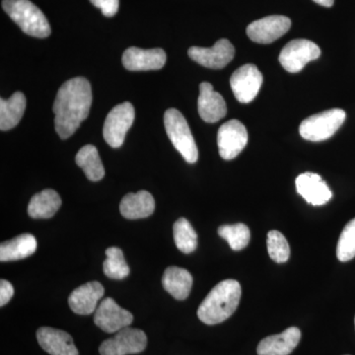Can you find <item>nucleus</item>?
Segmentation results:
<instances>
[{
  "label": "nucleus",
  "mask_w": 355,
  "mask_h": 355,
  "mask_svg": "<svg viewBox=\"0 0 355 355\" xmlns=\"http://www.w3.org/2000/svg\"><path fill=\"white\" fill-rule=\"evenodd\" d=\"M91 105L92 90L87 79L76 77L62 84L53 107L55 128L60 139H69L76 132L88 118Z\"/></svg>",
  "instance_id": "f257e3e1"
},
{
  "label": "nucleus",
  "mask_w": 355,
  "mask_h": 355,
  "mask_svg": "<svg viewBox=\"0 0 355 355\" xmlns=\"http://www.w3.org/2000/svg\"><path fill=\"white\" fill-rule=\"evenodd\" d=\"M241 295V286L237 280L219 282L198 307V319L209 326L226 321L237 309Z\"/></svg>",
  "instance_id": "f03ea898"
},
{
  "label": "nucleus",
  "mask_w": 355,
  "mask_h": 355,
  "mask_svg": "<svg viewBox=\"0 0 355 355\" xmlns=\"http://www.w3.org/2000/svg\"><path fill=\"white\" fill-rule=\"evenodd\" d=\"M2 8L25 34L41 39L50 36L48 19L30 0H3Z\"/></svg>",
  "instance_id": "7ed1b4c3"
},
{
  "label": "nucleus",
  "mask_w": 355,
  "mask_h": 355,
  "mask_svg": "<svg viewBox=\"0 0 355 355\" xmlns=\"http://www.w3.org/2000/svg\"><path fill=\"white\" fill-rule=\"evenodd\" d=\"M164 125L168 137L184 160L190 164L197 162V144L191 135L190 127L181 112L177 109H168L164 114Z\"/></svg>",
  "instance_id": "20e7f679"
},
{
  "label": "nucleus",
  "mask_w": 355,
  "mask_h": 355,
  "mask_svg": "<svg viewBox=\"0 0 355 355\" xmlns=\"http://www.w3.org/2000/svg\"><path fill=\"white\" fill-rule=\"evenodd\" d=\"M347 114L342 109H331L313 114L301 123L299 132L310 141H323L333 137L345 123Z\"/></svg>",
  "instance_id": "39448f33"
},
{
  "label": "nucleus",
  "mask_w": 355,
  "mask_h": 355,
  "mask_svg": "<svg viewBox=\"0 0 355 355\" xmlns=\"http://www.w3.org/2000/svg\"><path fill=\"white\" fill-rule=\"evenodd\" d=\"M135 108L130 102L123 103L111 110L103 128V135L110 146L119 148L123 146L125 135L135 121Z\"/></svg>",
  "instance_id": "423d86ee"
},
{
  "label": "nucleus",
  "mask_w": 355,
  "mask_h": 355,
  "mask_svg": "<svg viewBox=\"0 0 355 355\" xmlns=\"http://www.w3.org/2000/svg\"><path fill=\"white\" fill-rule=\"evenodd\" d=\"M321 55L316 44L305 39H296L286 44L280 51L279 62L286 71L297 73L305 65Z\"/></svg>",
  "instance_id": "0eeeda50"
},
{
  "label": "nucleus",
  "mask_w": 355,
  "mask_h": 355,
  "mask_svg": "<svg viewBox=\"0 0 355 355\" xmlns=\"http://www.w3.org/2000/svg\"><path fill=\"white\" fill-rule=\"evenodd\" d=\"M147 336L139 329H123L100 345L101 355L137 354L146 349Z\"/></svg>",
  "instance_id": "6e6552de"
},
{
  "label": "nucleus",
  "mask_w": 355,
  "mask_h": 355,
  "mask_svg": "<svg viewBox=\"0 0 355 355\" xmlns=\"http://www.w3.org/2000/svg\"><path fill=\"white\" fill-rule=\"evenodd\" d=\"M248 144V132L241 121L231 120L222 125L217 133L219 154L224 160H232Z\"/></svg>",
  "instance_id": "1a4fd4ad"
},
{
  "label": "nucleus",
  "mask_w": 355,
  "mask_h": 355,
  "mask_svg": "<svg viewBox=\"0 0 355 355\" xmlns=\"http://www.w3.org/2000/svg\"><path fill=\"white\" fill-rule=\"evenodd\" d=\"M263 80V74L256 65L245 64L231 76V89L238 101L247 104L257 97Z\"/></svg>",
  "instance_id": "9d476101"
},
{
  "label": "nucleus",
  "mask_w": 355,
  "mask_h": 355,
  "mask_svg": "<svg viewBox=\"0 0 355 355\" xmlns=\"http://www.w3.org/2000/svg\"><path fill=\"white\" fill-rule=\"evenodd\" d=\"M132 321V313L120 307L112 298L102 300L95 311L94 323L106 333H118L130 327Z\"/></svg>",
  "instance_id": "9b49d317"
},
{
  "label": "nucleus",
  "mask_w": 355,
  "mask_h": 355,
  "mask_svg": "<svg viewBox=\"0 0 355 355\" xmlns=\"http://www.w3.org/2000/svg\"><path fill=\"white\" fill-rule=\"evenodd\" d=\"M189 57L198 64L211 69H221L234 58V46L227 39L217 41L212 48L191 46Z\"/></svg>",
  "instance_id": "f8f14e48"
},
{
  "label": "nucleus",
  "mask_w": 355,
  "mask_h": 355,
  "mask_svg": "<svg viewBox=\"0 0 355 355\" xmlns=\"http://www.w3.org/2000/svg\"><path fill=\"white\" fill-rule=\"evenodd\" d=\"M291 20L286 16L272 15L254 21L247 28V35L258 44H270L289 31Z\"/></svg>",
  "instance_id": "ddd939ff"
},
{
  "label": "nucleus",
  "mask_w": 355,
  "mask_h": 355,
  "mask_svg": "<svg viewBox=\"0 0 355 355\" xmlns=\"http://www.w3.org/2000/svg\"><path fill=\"white\" fill-rule=\"evenodd\" d=\"M166 53L162 49H142L130 46L123 55V64L130 71H147L162 69L166 64Z\"/></svg>",
  "instance_id": "4468645a"
},
{
  "label": "nucleus",
  "mask_w": 355,
  "mask_h": 355,
  "mask_svg": "<svg viewBox=\"0 0 355 355\" xmlns=\"http://www.w3.org/2000/svg\"><path fill=\"white\" fill-rule=\"evenodd\" d=\"M296 190L306 202L313 205H323L330 202L333 193L326 182L315 173H303L296 178Z\"/></svg>",
  "instance_id": "2eb2a0df"
},
{
  "label": "nucleus",
  "mask_w": 355,
  "mask_h": 355,
  "mask_svg": "<svg viewBox=\"0 0 355 355\" xmlns=\"http://www.w3.org/2000/svg\"><path fill=\"white\" fill-rule=\"evenodd\" d=\"M105 289L98 282H90L77 287L69 297L70 309L78 315H90L97 310L99 301L104 296Z\"/></svg>",
  "instance_id": "dca6fc26"
},
{
  "label": "nucleus",
  "mask_w": 355,
  "mask_h": 355,
  "mask_svg": "<svg viewBox=\"0 0 355 355\" xmlns=\"http://www.w3.org/2000/svg\"><path fill=\"white\" fill-rule=\"evenodd\" d=\"M198 109L200 118L209 123L220 121L227 114L225 100L209 83H200Z\"/></svg>",
  "instance_id": "f3484780"
},
{
  "label": "nucleus",
  "mask_w": 355,
  "mask_h": 355,
  "mask_svg": "<svg viewBox=\"0 0 355 355\" xmlns=\"http://www.w3.org/2000/svg\"><path fill=\"white\" fill-rule=\"evenodd\" d=\"M39 345L51 355H78L73 338L67 331L43 327L37 331Z\"/></svg>",
  "instance_id": "a211bd4d"
},
{
  "label": "nucleus",
  "mask_w": 355,
  "mask_h": 355,
  "mask_svg": "<svg viewBox=\"0 0 355 355\" xmlns=\"http://www.w3.org/2000/svg\"><path fill=\"white\" fill-rule=\"evenodd\" d=\"M301 331L296 327L286 329L279 335L263 338L258 347L259 355H289L300 342Z\"/></svg>",
  "instance_id": "6ab92c4d"
},
{
  "label": "nucleus",
  "mask_w": 355,
  "mask_h": 355,
  "mask_svg": "<svg viewBox=\"0 0 355 355\" xmlns=\"http://www.w3.org/2000/svg\"><path fill=\"white\" fill-rule=\"evenodd\" d=\"M154 210L155 200L153 195L147 191L128 193L123 198L120 205L121 216L130 220L146 218L153 214Z\"/></svg>",
  "instance_id": "aec40b11"
},
{
  "label": "nucleus",
  "mask_w": 355,
  "mask_h": 355,
  "mask_svg": "<svg viewBox=\"0 0 355 355\" xmlns=\"http://www.w3.org/2000/svg\"><path fill=\"white\" fill-rule=\"evenodd\" d=\"M193 277L188 270L178 266L166 268L162 277V286L177 300H184L190 295Z\"/></svg>",
  "instance_id": "412c9836"
},
{
  "label": "nucleus",
  "mask_w": 355,
  "mask_h": 355,
  "mask_svg": "<svg viewBox=\"0 0 355 355\" xmlns=\"http://www.w3.org/2000/svg\"><path fill=\"white\" fill-rule=\"evenodd\" d=\"M62 207V198L55 190L46 189L33 196L28 214L34 219L51 218Z\"/></svg>",
  "instance_id": "4be33fe9"
},
{
  "label": "nucleus",
  "mask_w": 355,
  "mask_h": 355,
  "mask_svg": "<svg viewBox=\"0 0 355 355\" xmlns=\"http://www.w3.org/2000/svg\"><path fill=\"white\" fill-rule=\"evenodd\" d=\"M36 238L32 234L17 236L12 240L1 243L0 245V261H12L23 260L32 256L36 252Z\"/></svg>",
  "instance_id": "5701e85b"
},
{
  "label": "nucleus",
  "mask_w": 355,
  "mask_h": 355,
  "mask_svg": "<svg viewBox=\"0 0 355 355\" xmlns=\"http://www.w3.org/2000/svg\"><path fill=\"white\" fill-rule=\"evenodd\" d=\"M25 95L22 92H15L9 99H0V130H9L20 123L25 113Z\"/></svg>",
  "instance_id": "b1692460"
},
{
  "label": "nucleus",
  "mask_w": 355,
  "mask_h": 355,
  "mask_svg": "<svg viewBox=\"0 0 355 355\" xmlns=\"http://www.w3.org/2000/svg\"><path fill=\"white\" fill-rule=\"evenodd\" d=\"M76 162L90 181L98 182L104 178V166L94 146L87 144L83 146L76 154Z\"/></svg>",
  "instance_id": "393cba45"
},
{
  "label": "nucleus",
  "mask_w": 355,
  "mask_h": 355,
  "mask_svg": "<svg viewBox=\"0 0 355 355\" xmlns=\"http://www.w3.org/2000/svg\"><path fill=\"white\" fill-rule=\"evenodd\" d=\"M175 244L184 254H191L197 249L198 235L190 222L186 218H180L173 226Z\"/></svg>",
  "instance_id": "a878e982"
},
{
  "label": "nucleus",
  "mask_w": 355,
  "mask_h": 355,
  "mask_svg": "<svg viewBox=\"0 0 355 355\" xmlns=\"http://www.w3.org/2000/svg\"><path fill=\"white\" fill-rule=\"evenodd\" d=\"M106 256L107 259L103 265V270L109 279H123L130 275V266L125 261L123 251L120 248H108L106 250Z\"/></svg>",
  "instance_id": "bb28decb"
},
{
  "label": "nucleus",
  "mask_w": 355,
  "mask_h": 355,
  "mask_svg": "<svg viewBox=\"0 0 355 355\" xmlns=\"http://www.w3.org/2000/svg\"><path fill=\"white\" fill-rule=\"evenodd\" d=\"M218 234L228 242L229 246L234 251L245 249L251 239L250 229L244 223L220 226L218 228Z\"/></svg>",
  "instance_id": "cd10ccee"
},
{
  "label": "nucleus",
  "mask_w": 355,
  "mask_h": 355,
  "mask_svg": "<svg viewBox=\"0 0 355 355\" xmlns=\"http://www.w3.org/2000/svg\"><path fill=\"white\" fill-rule=\"evenodd\" d=\"M268 251L270 259L277 263H286L291 257V247L284 234L279 231L272 230L268 234Z\"/></svg>",
  "instance_id": "c85d7f7f"
},
{
  "label": "nucleus",
  "mask_w": 355,
  "mask_h": 355,
  "mask_svg": "<svg viewBox=\"0 0 355 355\" xmlns=\"http://www.w3.org/2000/svg\"><path fill=\"white\" fill-rule=\"evenodd\" d=\"M338 261H349L355 257V218L343 228L336 247Z\"/></svg>",
  "instance_id": "c756f323"
},
{
  "label": "nucleus",
  "mask_w": 355,
  "mask_h": 355,
  "mask_svg": "<svg viewBox=\"0 0 355 355\" xmlns=\"http://www.w3.org/2000/svg\"><path fill=\"white\" fill-rule=\"evenodd\" d=\"M93 6L101 9L102 13L107 17L116 15L120 6V0H90Z\"/></svg>",
  "instance_id": "7c9ffc66"
},
{
  "label": "nucleus",
  "mask_w": 355,
  "mask_h": 355,
  "mask_svg": "<svg viewBox=\"0 0 355 355\" xmlns=\"http://www.w3.org/2000/svg\"><path fill=\"white\" fill-rule=\"evenodd\" d=\"M14 288L12 284L6 279L0 280V306L3 307L13 297Z\"/></svg>",
  "instance_id": "2f4dec72"
},
{
  "label": "nucleus",
  "mask_w": 355,
  "mask_h": 355,
  "mask_svg": "<svg viewBox=\"0 0 355 355\" xmlns=\"http://www.w3.org/2000/svg\"><path fill=\"white\" fill-rule=\"evenodd\" d=\"M313 1L316 2V3L320 4V6L324 7H331L333 6L334 1L335 0H313Z\"/></svg>",
  "instance_id": "473e14b6"
},
{
  "label": "nucleus",
  "mask_w": 355,
  "mask_h": 355,
  "mask_svg": "<svg viewBox=\"0 0 355 355\" xmlns=\"http://www.w3.org/2000/svg\"><path fill=\"white\" fill-rule=\"evenodd\" d=\"M354 323H355V319H354Z\"/></svg>",
  "instance_id": "72a5a7b5"
}]
</instances>
